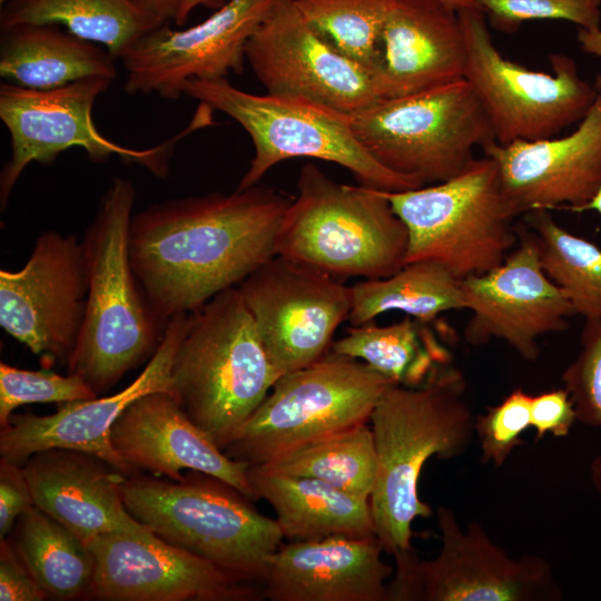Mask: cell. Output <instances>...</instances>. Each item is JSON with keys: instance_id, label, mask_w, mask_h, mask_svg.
Instances as JSON below:
<instances>
[{"instance_id": "obj_1", "label": "cell", "mask_w": 601, "mask_h": 601, "mask_svg": "<svg viewBox=\"0 0 601 601\" xmlns=\"http://www.w3.org/2000/svg\"><path fill=\"white\" fill-rule=\"evenodd\" d=\"M294 197L263 186L164 200L132 216L128 250L157 318L199 309L276 256Z\"/></svg>"}, {"instance_id": "obj_2", "label": "cell", "mask_w": 601, "mask_h": 601, "mask_svg": "<svg viewBox=\"0 0 601 601\" xmlns=\"http://www.w3.org/2000/svg\"><path fill=\"white\" fill-rule=\"evenodd\" d=\"M459 368L444 367L420 386H391L370 418L377 472L370 506L385 553L412 549V523L430 518L418 482L425 463L462 455L475 435V417L465 400Z\"/></svg>"}, {"instance_id": "obj_3", "label": "cell", "mask_w": 601, "mask_h": 601, "mask_svg": "<svg viewBox=\"0 0 601 601\" xmlns=\"http://www.w3.org/2000/svg\"><path fill=\"white\" fill-rule=\"evenodd\" d=\"M135 199L131 180L112 178L81 240L88 294L81 332L67 367L98 395L152 356L167 326L150 308L130 264Z\"/></svg>"}, {"instance_id": "obj_4", "label": "cell", "mask_w": 601, "mask_h": 601, "mask_svg": "<svg viewBox=\"0 0 601 601\" xmlns=\"http://www.w3.org/2000/svg\"><path fill=\"white\" fill-rule=\"evenodd\" d=\"M279 376L239 289L231 287L188 314L169 394L224 451Z\"/></svg>"}, {"instance_id": "obj_5", "label": "cell", "mask_w": 601, "mask_h": 601, "mask_svg": "<svg viewBox=\"0 0 601 601\" xmlns=\"http://www.w3.org/2000/svg\"><path fill=\"white\" fill-rule=\"evenodd\" d=\"M408 234L383 190L343 185L313 164L299 171L276 255L338 280L391 276L406 264Z\"/></svg>"}, {"instance_id": "obj_6", "label": "cell", "mask_w": 601, "mask_h": 601, "mask_svg": "<svg viewBox=\"0 0 601 601\" xmlns=\"http://www.w3.org/2000/svg\"><path fill=\"white\" fill-rule=\"evenodd\" d=\"M120 491L128 512L158 538L256 583L264 582L283 544L276 520L203 472L187 471L179 482L137 472L125 477Z\"/></svg>"}, {"instance_id": "obj_7", "label": "cell", "mask_w": 601, "mask_h": 601, "mask_svg": "<svg viewBox=\"0 0 601 601\" xmlns=\"http://www.w3.org/2000/svg\"><path fill=\"white\" fill-rule=\"evenodd\" d=\"M183 95L220 111L249 135L254 156L236 189L256 186L275 165L292 158H316L348 169L362 186L402 191L418 181L378 164L354 135L351 116L304 99L256 95L233 86L227 78L189 79Z\"/></svg>"}, {"instance_id": "obj_8", "label": "cell", "mask_w": 601, "mask_h": 601, "mask_svg": "<svg viewBox=\"0 0 601 601\" xmlns=\"http://www.w3.org/2000/svg\"><path fill=\"white\" fill-rule=\"evenodd\" d=\"M384 195L407 229L406 264L433 262L462 280L497 267L515 246L520 214L490 157L447 180Z\"/></svg>"}, {"instance_id": "obj_9", "label": "cell", "mask_w": 601, "mask_h": 601, "mask_svg": "<svg viewBox=\"0 0 601 601\" xmlns=\"http://www.w3.org/2000/svg\"><path fill=\"white\" fill-rule=\"evenodd\" d=\"M394 384L357 358L332 353L280 375L224 452L249 465L264 464L313 442L367 424Z\"/></svg>"}, {"instance_id": "obj_10", "label": "cell", "mask_w": 601, "mask_h": 601, "mask_svg": "<svg viewBox=\"0 0 601 601\" xmlns=\"http://www.w3.org/2000/svg\"><path fill=\"white\" fill-rule=\"evenodd\" d=\"M363 148L386 169L423 186L447 180L494 140L465 79L410 96L382 99L351 116Z\"/></svg>"}, {"instance_id": "obj_11", "label": "cell", "mask_w": 601, "mask_h": 601, "mask_svg": "<svg viewBox=\"0 0 601 601\" xmlns=\"http://www.w3.org/2000/svg\"><path fill=\"white\" fill-rule=\"evenodd\" d=\"M112 79L90 77L63 87L37 90L10 82L0 85V118L10 135V157L0 173V205L4 210L18 179L31 162L52 164L71 148H80L97 162L117 156L166 178L175 145L195 129L209 124L200 109L175 137L150 148L136 149L104 136L92 119L97 98Z\"/></svg>"}, {"instance_id": "obj_12", "label": "cell", "mask_w": 601, "mask_h": 601, "mask_svg": "<svg viewBox=\"0 0 601 601\" xmlns=\"http://www.w3.org/2000/svg\"><path fill=\"white\" fill-rule=\"evenodd\" d=\"M457 13L466 48L464 79L497 144L554 137L585 117L598 91L581 77L571 57L552 55V72L531 70L500 52L482 10Z\"/></svg>"}, {"instance_id": "obj_13", "label": "cell", "mask_w": 601, "mask_h": 601, "mask_svg": "<svg viewBox=\"0 0 601 601\" xmlns=\"http://www.w3.org/2000/svg\"><path fill=\"white\" fill-rule=\"evenodd\" d=\"M442 546L422 560L410 549L394 555L386 601H559L562 591L542 556L514 559L475 521L462 530L452 509L436 511Z\"/></svg>"}, {"instance_id": "obj_14", "label": "cell", "mask_w": 601, "mask_h": 601, "mask_svg": "<svg viewBox=\"0 0 601 601\" xmlns=\"http://www.w3.org/2000/svg\"><path fill=\"white\" fill-rule=\"evenodd\" d=\"M87 294L82 243L45 230L20 269L0 270V325L48 365L68 363L81 332Z\"/></svg>"}, {"instance_id": "obj_15", "label": "cell", "mask_w": 601, "mask_h": 601, "mask_svg": "<svg viewBox=\"0 0 601 601\" xmlns=\"http://www.w3.org/2000/svg\"><path fill=\"white\" fill-rule=\"evenodd\" d=\"M237 288L280 375L323 358L335 331L351 312V287L278 255L257 267Z\"/></svg>"}, {"instance_id": "obj_16", "label": "cell", "mask_w": 601, "mask_h": 601, "mask_svg": "<svg viewBox=\"0 0 601 601\" xmlns=\"http://www.w3.org/2000/svg\"><path fill=\"white\" fill-rule=\"evenodd\" d=\"M266 93L304 99L347 116L382 100L373 73L348 59L304 18L296 0H277L245 49Z\"/></svg>"}, {"instance_id": "obj_17", "label": "cell", "mask_w": 601, "mask_h": 601, "mask_svg": "<svg viewBox=\"0 0 601 601\" xmlns=\"http://www.w3.org/2000/svg\"><path fill=\"white\" fill-rule=\"evenodd\" d=\"M93 556L90 597L107 601H254L258 583L175 546L152 532L102 533L87 542Z\"/></svg>"}, {"instance_id": "obj_18", "label": "cell", "mask_w": 601, "mask_h": 601, "mask_svg": "<svg viewBox=\"0 0 601 601\" xmlns=\"http://www.w3.org/2000/svg\"><path fill=\"white\" fill-rule=\"evenodd\" d=\"M277 0H228L208 18L176 30L162 23L121 57L129 95L178 99L193 78L215 80L242 73L248 40Z\"/></svg>"}, {"instance_id": "obj_19", "label": "cell", "mask_w": 601, "mask_h": 601, "mask_svg": "<svg viewBox=\"0 0 601 601\" xmlns=\"http://www.w3.org/2000/svg\"><path fill=\"white\" fill-rule=\"evenodd\" d=\"M466 309L472 315L463 337L473 346L492 339L504 341L522 358L540 355L539 338L568 328L575 311L545 274L532 234H521L520 243L497 267L461 280Z\"/></svg>"}, {"instance_id": "obj_20", "label": "cell", "mask_w": 601, "mask_h": 601, "mask_svg": "<svg viewBox=\"0 0 601 601\" xmlns=\"http://www.w3.org/2000/svg\"><path fill=\"white\" fill-rule=\"evenodd\" d=\"M188 314H178L167 323L162 339L142 372L118 393L61 403L50 415L12 414L0 431L1 457L23 465L37 452L67 449L95 455L127 476L137 473L114 450L110 431L138 397L152 392L170 393L173 361Z\"/></svg>"}, {"instance_id": "obj_21", "label": "cell", "mask_w": 601, "mask_h": 601, "mask_svg": "<svg viewBox=\"0 0 601 601\" xmlns=\"http://www.w3.org/2000/svg\"><path fill=\"white\" fill-rule=\"evenodd\" d=\"M519 214L565 208L574 213L601 189V93L578 127L562 137L483 147Z\"/></svg>"}, {"instance_id": "obj_22", "label": "cell", "mask_w": 601, "mask_h": 601, "mask_svg": "<svg viewBox=\"0 0 601 601\" xmlns=\"http://www.w3.org/2000/svg\"><path fill=\"white\" fill-rule=\"evenodd\" d=\"M116 453L135 472L183 481L181 471L209 474L255 500L248 463L229 457L167 392L145 394L119 415L110 431Z\"/></svg>"}, {"instance_id": "obj_23", "label": "cell", "mask_w": 601, "mask_h": 601, "mask_svg": "<svg viewBox=\"0 0 601 601\" xmlns=\"http://www.w3.org/2000/svg\"><path fill=\"white\" fill-rule=\"evenodd\" d=\"M374 71L381 99L464 79L466 48L457 11L441 0H392Z\"/></svg>"}, {"instance_id": "obj_24", "label": "cell", "mask_w": 601, "mask_h": 601, "mask_svg": "<svg viewBox=\"0 0 601 601\" xmlns=\"http://www.w3.org/2000/svg\"><path fill=\"white\" fill-rule=\"evenodd\" d=\"M378 539L332 536L282 544L269 561L270 601H386L394 570Z\"/></svg>"}, {"instance_id": "obj_25", "label": "cell", "mask_w": 601, "mask_h": 601, "mask_svg": "<svg viewBox=\"0 0 601 601\" xmlns=\"http://www.w3.org/2000/svg\"><path fill=\"white\" fill-rule=\"evenodd\" d=\"M22 470L33 505L86 543L102 533L151 532L122 501L120 487L127 475L95 455L49 449L32 454Z\"/></svg>"}, {"instance_id": "obj_26", "label": "cell", "mask_w": 601, "mask_h": 601, "mask_svg": "<svg viewBox=\"0 0 601 601\" xmlns=\"http://www.w3.org/2000/svg\"><path fill=\"white\" fill-rule=\"evenodd\" d=\"M247 476L255 497L273 506L284 539L376 536L370 501L316 479L274 473L259 465H249Z\"/></svg>"}, {"instance_id": "obj_27", "label": "cell", "mask_w": 601, "mask_h": 601, "mask_svg": "<svg viewBox=\"0 0 601 601\" xmlns=\"http://www.w3.org/2000/svg\"><path fill=\"white\" fill-rule=\"evenodd\" d=\"M115 59L104 47L57 24H21L1 30L0 76L37 90L90 78L115 79Z\"/></svg>"}, {"instance_id": "obj_28", "label": "cell", "mask_w": 601, "mask_h": 601, "mask_svg": "<svg viewBox=\"0 0 601 601\" xmlns=\"http://www.w3.org/2000/svg\"><path fill=\"white\" fill-rule=\"evenodd\" d=\"M162 23L134 0H12L0 18L1 30L21 24L60 26L102 46L115 60Z\"/></svg>"}, {"instance_id": "obj_29", "label": "cell", "mask_w": 601, "mask_h": 601, "mask_svg": "<svg viewBox=\"0 0 601 601\" xmlns=\"http://www.w3.org/2000/svg\"><path fill=\"white\" fill-rule=\"evenodd\" d=\"M426 324L406 317L385 326H353L333 342L332 352L361 359L396 385L420 386L451 359Z\"/></svg>"}, {"instance_id": "obj_30", "label": "cell", "mask_w": 601, "mask_h": 601, "mask_svg": "<svg viewBox=\"0 0 601 601\" xmlns=\"http://www.w3.org/2000/svg\"><path fill=\"white\" fill-rule=\"evenodd\" d=\"M351 298L347 319L353 326L393 311L428 323L442 313L466 309L461 279L426 260L407 263L387 277L364 279L351 286Z\"/></svg>"}, {"instance_id": "obj_31", "label": "cell", "mask_w": 601, "mask_h": 601, "mask_svg": "<svg viewBox=\"0 0 601 601\" xmlns=\"http://www.w3.org/2000/svg\"><path fill=\"white\" fill-rule=\"evenodd\" d=\"M21 560L48 595L90 597L95 562L87 543L32 505L17 520L12 540Z\"/></svg>"}, {"instance_id": "obj_32", "label": "cell", "mask_w": 601, "mask_h": 601, "mask_svg": "<svg viewBox=\"0 0 601 601\" xmlns=\"http://www.w3.org/2000/svg\"><path fill=\"white\" fill-rule=\"evenodd\" d=\"M259 465L266 471L319 480L357 499L370 501L377 457L367 424L357 425Z\"/></svg>"}, {"instance_id": "obj_33", "label": "cell", "mask_w": 601, "mask_h": 601, "mask_svg": "<svg viewBox=\"0 0 601 601\" xmlns=\"http://www.w3.org/2000/svg\"><path fill=\"white\" fill-rule=\"evenodd\" d=\"M541 265L584 319L601 317V248L559 225L549 210L526 214Z\"/></svg>"}, {"instance_id": "obj_34", "label": "cell", "mask_w": 601, "mask_h": 601, "mask_svg": "<svg viewBox=\"0 0 601 601\" xmlns=\"http://www.w3.org/2000/svg\"><path fill=\"white\" fill-rule=\"evenodd\" d=\"M296 3L325 40L374 76L392 0H296Z\"/></svg>"}, {"instance_id": "obj_35", "label": "cell", "mask_w": 601, "mask_h": 601, "mask_svg": "<svg viewBox=\"0 0 601 601\" xmlns=\"http://www.w3.org/2000/svg\"><path fill=\"white\" fill-rule=\"evenodd\" d=\"M577 420L601 431V317L584 319L580 351L561 375ZM590 480L601 495V454L590 464Z\"/></svg>"}, {"instance_id": "obj_36", "label": "cell", "mask_w": 601, "mask_h": 601, "mask_svg": "<svg viewBox=\"0 0 601 601\" xmlns=\"http://www.w3.org/2000/svg\"><path fill=\"white\" fill-rule=\"evenodd\" d=\"M98 397L77 375L51 371H31L0 363V426L8 424L13 411L32 403H67Z\"/></svg>"}, {"instance_id": "obj_37", "label": "cell", "mask_w": 601, "mask_h": 601, "mask_svg": "<svg viewBox=\"0 0 601 601\" xmlns=\"http://www.w3.org/2000/svg\"><path fill=\"white\" fill-rule=\"evenodd\" d=\"M490 23L514 32L532 20H565L583 29L601 24V0H474Z\"/></svg>"}, {"instance_id": "obj_38", "label": "cell", "mask_w": 601, "mask_h": 601, "mask_svg": "<svg viewBox=\"0 0 601 601\" xmlns=\"http://www.w3.org/2000/svg\"><path fill=\"white\" fill-rule=\"evenodd\" d=\"M532 396L514 388L501 403L489 407L475 418V434L480 441L482 463L501 466L522 443L521 435L531 427Z\"/></svg>"}, {"instance_id": "obj_39", "label": "cell", "mask_w": 601, "mask_h": 601, "mask_svg": "<svg viewBox=\"0 0 601 601\" xmlns=\"http://www.w3.org/2000/svg\"><path fill=\"white\" fill-rule=\"evenodd\" d=\"M577 421L573 402L564 387L532 396L531 427L535 430L536 440L546 433L565 437Z\"/></svg>"}, {"instance_id": "obj_40", "label": "cell", "mask_w": 601, "mask_h": 601, "mask_svg": "<svg viewBox=\"0 0 601 601\" xmlns=\"http://www.w3.org/2000/svg\"><path fill=\"white\" fill-rule=\"evenodd\" d=\"M48 593L32 577L11 539L0 542V600L42 601Z\"/></svg>"}, {"instance_id": "obj_41", "label": "cell", "mask_w": 601, "mask_h": 601, "mask_svg": "<svg viewBox=\"0 0 601 601\" xmlns=\"http://www.w3.org/2000/svg\"><path fill=\"white\" fill-rule=\"evenodd\" d=\"M33 505L22 465L0 460V539L12 530L16 521Z\"/></svg>"}, {"instance_id": "obj_42", "label": "cell", "mask_w": 601, "mask_h": 601, "mask_svg": "<svg viewBox=\"0 0 601 601\" xmlns=\"http://www.w3.org/2000/svg\"><path fill=\"white\" fill-rule=\"evenodd\" d=\"M160 22H174L181 0H134Z\"/></svg>"}, {"instance_id": "obj_43", "label": "cell", "mask_w": 601, "mask_h": 601, "mask_svg": "<svg viewBox=\"0 0 601 601\" xmlns=\"http://www.w3.org/2000/svg\"><path fill=\"white\" fill-rule=\"evenodd\" d=\"M577 41L584 53L601 58V24L594 29L578 28Z\"/></svg>"}, {"instance_id": "obj_44", "label": "cell", "mask_w": 601, "mask_h": 601, "mask_svg": "<svg viewBox=\"0 0 601 601\" xmlns=\"http://www.w3.org/2000/svg\"><path fill=\"white\" fill-rule=\"evenodd\" d=\"M227 1L228 0H181L174 22L176 26H183L196 8L205 7L207 9L216 10Z\"/></svg>"}, {"instance_id": "obj_45", "label": "cell", "mask_w": 601, "mask_h": 601, "mask_svg": "<svg viewBox=\"0 0 601 601\" xmlns=\"http://www.w3.org/2000/svg\"><path fill=\"white\" fill-rule=\"evenodd\" d=\"M593 85L597 91L601 93V73L597 75ZM583 211H594L601 216V189L597 196L581 209L580 213Z\"/></svg>"}, {"instance_id": "obj_46", "label": "cell", "mask_w": 601, "mask_h": 601, "mask_svg": "<svg viewBox=\"0 0 601 601\" xmlns=\"http://www.w3.org/2000/svg\"><path fill=\"white\" fill-rule=\"evenodd\" d=\"M441 1L457 12L462 10H469V9L481 10L474 0H441Z\"/></svg>"}, {"instance_id": "obj_47", "label": "cell", "mask_w": 601, "mask_h": 601, "mask_svg": "<svg viewBox=\"0 0 601 601\" xmlns=\"http://www.w3.org/2000/svg\"><path fill=\"white\" fill-rule=\"evenodd\" d=\"M12 0H0L1 6H6L7 3L11 2Z\"/></svg>"}]
</instances>
